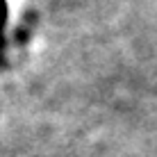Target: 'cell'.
Returning <instances> with one entry per match:
<instances>
[{
  "mask_svg": "<svg viewBox=\"0 0 157 157\" xmlns=\"http://www.w3.org/2000/svg\"><path fill=\"white\" fill-rule=\"evenodd\" d=\"M2 18H5V2L0 0V21H2Z\"/></svg>",
  "mask_w": 157,
  "mask_h": 157,
  "instance_id": "cell-1",
  "label": "cell"
}]
</instances>
